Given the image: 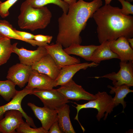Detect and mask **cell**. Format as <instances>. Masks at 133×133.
Here are the masks:
<instances>
[{
    "label": "cell",
    "mask_w": 133,
    "mask_h": 133,
    "mask_svg": "<svg viewBox=\"0 0 133 133\" xmlns=\"http://www.w3.org/2000/svg\"><path fill=\"white\" fill-rule=\"evenodd\" d=\"M4 116L0 120V133H17L16 129L24 122L22 114L18 110H11L7 111Z\"/></svg>",
    "instance_id": "obj_11"
},
{
    "label": "cell",
    "mask_w": 133,
    "mask_h": 133,
    "mask_svg": "<svg viewBox=\"0 0 133 133\" xmlns=\"http://www.w3.org/2000/svg\"><path fill=\"white\" fill-rule=\"evenodd\" d=\"M102 5V0L89 2L79 0L69 6L67 13H63L58 19V32L56 43L65 48L73 44L80 45L81 32L85 28L88 20Z\"/></svg>",
    "instance_id": "obj_1"
},
{
    "label": "cell",
    "mask_w": 133,
    "mask_h": 133,
    "mask_svg": "<svg viewBox=\"0 0 133 133\" xmlns=\"http://www.w3.org/2000/svg\"><path fill=\"white\" fill-rule=\"evenodd\" d=\"M63 1L67 4L69 6L72 5L75 3L77 0H63Z\"/></svg>",
    "instance_id": "obj_32"
},
{
    "label": "cell",
    "mask_w": 133,
    "mask_h": 133,
    "mask_svg": "<svg viewBox=\"0 0 133 133\" xmlns=\"http://www.w3.org/2000/svg\"><path fill=\"white\" fill-rule=\"evenodd\" d=\"M92 17L97 25L98 37L100 44L121 36L133 37V17L124 15L118 7L105 4L99 8Z\"/></svg>",
    "instance_id": "obj_2"
},
{
    "label": "cell",
    "mask_w": 133,
    "mask_h": 133,
    "mask_svg": "<svg viewBox=\"0 0 133 133\" xmlns=\"http://www.w3.org/2000/svg\"><path fill=\"white\" fill-rule=\"evenodd\" d=\"M127 1L130 2L133 1V0H125Z\"/></svg>",
    "instance_id": "obj_36"
},
{
    "label": "cell",
    "mask_w": 133,
    "mask_h": 133,
    "mask_svg": "<svg viewBox=\"0 0 133 133\" xmlns=\"http://www.w3.org/2000/svg\"><path fill=\"white\" fill-rule=\"evenodd\" d=\"M30 95L35 96L42 102L44 106L53 110H57L70 102L57 89L53 88L45 90L35 88Z\"/></svg>",
    "instance_id": "obj_5"
},
{
    "label": "cell",
    "mask_w": 133,
    "mask_h": 133,
    "mask_svg": "<svg viewBox=\"0 0 133 133\" xmlns=\"http://www.w3.org/2000/svg\"><path fill=\"white\" fill-rule=\"evenodd\" d=\"M120 68L116 73L112 72L101 76L91 78L98 79L100 78H108L112 81L115 86H119L126 84L131 87L133 86V61L120 62Z\"/></svg>",
    "instance_id": "obj_6"
},
{
    "label": "cell",
    "mask_w": 133,
    "mask_h": 133,
    "mask_svg": "<svg viewBox=\"0 0 133 133\" xmlns=\"http://www.w3.org/2000/svg\"><path fill=\"white\" fill-rule=\"evenodd\" d=\"M57 90L68 100L76 101L84 100L89 101L96 98L95 95L86 91L81 86L76 84L72 79L61 85Z\"/></svg>",
    "instance_id": "obj_7"
},
{
    "label": "cell",
    "mask_w": 133,
    "mask_h": 133,
    "mask_svg": "<svg viewBox=\"0 0 133 133\" xmlns=\"http://www.w3.org/2000/svg\"><path fill=\"white\" fill-rule=\"evenodd\" d=\"M111 90L110 93L113 94L115 93V96L112 98L111 104V107L113 110L114 108L121 104L123 106V109L126 106V102L124 101V99L129 93L133 92V90L130 89L131 87L126 84L119 86L112 87L110 85L107 86Z\"/></svg>",
    "instance_id": "obj_20"
},
{
    "label": "cell",
    "mask_w": 133,
    "mask_h": 133,
    "mask_svg": "<svg viewBox=\"0 0 133 133\" xmlns=\"http://www.w3.org/2000/svg\"><path fill=\"white\" fill-rule=\"evenodd\" d=\"M58 124V118L54 122L48 130V133H62Z\"/></svg>",
    "instance_id": "obj_30"
},
{
    "label": "cell",
    "mask_w": 133,
    "mask_h": 133,
    "mask_svg": "<svg viewBox=\"0 0 133 133\" xmlns=\"http://www.w3.org/2000/svg\"><path fill=\"white\" fill-rule=\"evenodd\" d=\"M127 39L130 46L133 49V38H127Z\"/></svg>",
    "instance_id": "obj_33"
},
{
    "label": "cell",
    "mask_w": 133,
    "mask_h": 133,
    "mask_svg": "<svg viewBox=\"0 0 133 133\" xmlns=\"http://www.w3.org/2000/svg\"><path fill=\"white\" fill-rule=\"evenodd\" d=\"M35 8L40 7L49 4H53L61 8L63 13H67L69 6L62 0H26Z\"/></svg>",
    "instance_id": "obj_25"
},
{
    "label": "cell",
    "mask_w": 133,
    "mask_h": 133,
    "mask_svg": "<svg viewBox=\"0 0 133 133\" xmlns=\"http://www.w3.org/2000/svg\"><path fill=\"white\" fill-rule=\"evenodd\" d=\"M5 37L2 35L0 34V40Z\"/></svg>",
    "instance_id": "obj_35"
},
{
    "label": "cell",
    "mask_w": 133,
    "mask_h": 133,
    "mask_svg": "<svg viewBox=\"0 0 133 133\" xmlns=\"http://www.w3.org/2000/svg\"><path fill=\"white\" fill-rule=\"evenodd\" d=\"M98 46L93 45L82 46L80 44H74L65 48L64 50L69 55H77L87 61H90L93 53Z\"/></svg>",
    "instance_id": "obj_22"
},
{
    "label": "cell",
    "mask_w": 133,
    "mask_h": 133,
    "mask_svg": "<svg viewBox=\"0 0 133 133\" xmlns=\"http://www.w3.org/2000/svg\"><path fill=\"white\" fill-rule=\"evenodd\" d=\"M108 41L110 49L117 55L121 62L133 61V49L130 46L126 38L121 36Z\"/></svg>",
    "instance_id": "obj_13"
},
{
    "label": "cell",
    "mask_w": 133,
    "mask_h": 133,
    "mask_svg": "<svg viewBox=\"0 0 133 133\" xmlns=\"http://www.w3.org/2000/svg\"><path fill=\"white\" fill-rule=\"evenodd\" d=\"M33 90L25 87L22 90L17 91L16 94L11 100L8 103L0 106V120L3 118L4 114L7 111L11 110H17L22 114L23 117L27 123L33 127L36 128L33 118L27 115L21 106L22 100L26 95H30Z\"/></svg>",
    "instance_id": "obj_8"
},
{
    "label": "cell",
    "mask_w": 133,
    "mask_h": 133,
    "mask_svg": "<svg viewBox=\"0 0 133 133\" xmlns=\"http://www.w3.org/2000/svg\"><path fill=\"white\" fill-rule=\"evenodd\" d=\"M33 70L45 74L55 80L58 76L61 68L49 54L31 66Z\"/></svg>",
    "instance_id": "obj_14"
},
{
    "label": "cell",
    "mask_w": 133,
    "mask_h": 133,
    "mask_svg": "<svg viewBox=\"0 0 133 133\" xmlns=\"http://www.w3.org/2000/svg\"><path fill=\"white\" fill-rule=\"evenodd\" d=\"M45 46L48 53L61 68L81 62L79 58L71 56L67 54L63 49L62 45L59 43H52Z\"/></svg>",
    "instance_id": "obj_9"
},
{
    "label": "cell",
    "mask_w": 133,
    "mask_h": 133,
    "mask_svg": "<svg viewBox=\"0 0 133 133\" xmlns=\"http://www.w3.org/2000/svg\"><path fill=\"white\" fill-rule=\"evenodd\" d=\"M52 38V36L38 34L34 35L33 39L38 41L49 44L51 41Z\"/></svg>",
    "instance_id": "obj_29"
},
{
    "label": "cell",
    "mask_w": 133,
    "mask_h": 133,
    "mask_svg": "<svg viewBox=\"0 0 133 133\" xmlns=\"http://www.w3.org/2000/svg\"><path fill=\"white\" fill-rule=\"evenodd\" d=\"M16 85L9 79L0 81V95L5 100L9 101L16 95L17 92L15 88Z\"/></svg>",
    "instance_id": "obj_23"
},
{
    "label": "cell",
    "mask_w": 133,
    "mask_h": 133,
    "mask_svg": "<svg viewBox=\"0 0 133 133\" xmlns=\"http://www.w3.org/2000/svg\"><path fill=\"white\" fill-rule=\"evenodd\" d=\"M95 99L89 101L86 103L79 104L76 102H74L76 105L74 106L77 110V113L74 119L77 120L79 123L82 130L84 129L80 122L78 118V114L82 109L86 108H94L96 109L98 112L96 116L97 119L100 121L101 119L104 117L103 119L105 120L108 115L113 111L111 107V104L112 97L109 95L106 92L103 91L98 92L95 94Z\"/></svg>",
    "instance_id": "obj_4"
},
{
    "label": "cell",
    "mask_w": 133,
    "mask_h": 133,
    "mask_svg": "<svg viewBox=\"0 0 133 133\" xmlns=\"http://www.w3.org/2000/svg\"><path fill=\"white\" fill-rule=\"evenodd\" d=\"M121 4L122 8L121 9L122 14L126 16L133 15V5L125 0H117Z\"/></svg>",
    "instance_id": "obj_28"
},
{
    "label": "cell",
    "mask_w": 133,
    "mask_h": 133,
    "mask_svg": "<svg viewBox=\"0 0 133 133\" xmlns=\"http://www.w3.org/2000/svg\"><path fill=\"white\" fill-rule=\"evenodd\" d=\"M10 39L5 37L0 40V66L6 63L13 52Z\"/></svg>",
    "instance_id": "obj_24"
},
{
    "label": "cell",
    "mask_w": 133,
    "mask_h": 133,
    "mask_svg": "<svg viewBox=\"0 0 133 133\" xmlns=\"http://www.w3.org/2000/svg\"><path fill=\"white\" fill-rule=\"evenodd\" d=\"M32 69L31 66L21 63L11 67L8 71L6 78L20 88L23 87L28 82Z\"/></svg>",
    "instance_id": "obj_12"
},
{
    "label": "cell",
    "mask_w": 133,
    "mask_h": 133,
    "mask_svg": "<svg viewBox=\"0 0 133 133\" xmlns=\"http://www.w3.org/2000/svg\"><path fill=\"white\" fill-rule=\"evenodd\" d=\"M18 0H7L3 2L0 1V16L2 17H5L9 15V9Z\"/></svg>",
    "instance_id": "obj_27"
},
{
    "label": "cell",
    "mask_w": 133,
    "mask_h": 133,
    "mask_svg": "<svg viewBox=\"0 0 133 133\" xmlns=\"http://www.w3.org/2000/svg\"><path fill=\"white\" fill-rule=\"evenodd\" d=\"M14 31L16 33L20 36L26 39H33L34 35L27 32L20 31L16 30L15 28Z\"/></svg>",
    "instance_id": "obj_31"
},
{
    "label": "cell",
    "mask_w": 133,
    "mask_h": 133,
    "mask_svg": "<svg viewBox=\"0 0 133 133\" xmlns=\"http://www.w3.org/2000/svg\"><path fill=\"white\" fill-rule=\"evenodd\" d=\"M99 64L94 62L79 63L62 67L60 73L55 80L56 87L63 85L72 79L77 72L81 69L85 70L89 67H95Z\"/></svg>",
    "instance_id": "obj_16"
},
{
    "label": "cell",
    "mask_w": 133,
    "mask_h": 133,
    "mask_svg": "<svg viewBox=\"0 0 133 133\" xmlns=\"http://www.w3.org/2000/svg\"><path fill=\"white\" fill-rule=\"evenodd\" d=\"M26 122H24L16 130L18 133H48V131L44 129L42 127L38 128H32Z\"/></svg>",
    "instance_id": "obj_26"
},
{
    "label": "cell",
    "mask_w": 133,
    "mask_h": 133,
    "mask_svg": "<svg viewBox=\"0 0 133 133\" xmlns=\"http://www.w3.org/2000/svg\"><path fill=\"white\" fill-rule=\"evenodd\" d=\"M18 24L22 29L33 31L45 28L50 22L51 13L46 6L35 8L25 0L21 4Z\"/></svg>",
    "instance_id": "obj_3"
},
{
    "label": "cell",
    "mask_w": 133,
    "mask_h": 133,
    "mask_svg": "<svg viewBox=\"0 0 133 133\" xmlns=\"http://www.w3.org/2000/svg\"><path fill=\"white\" fill-rule=\"evenodd\" d=\"M100 44L93 52L90 61L99 64L104 60L113 58L119 59L117 55L110 49L108 41H104Z\"/></svg>",
    "instance_id": "obj_19"
},
{
    "label": "cell",
    "mask_w": 133,
    "mask_h": 133,
    "mask_svg": "<svg viewBox=\"0 0 133 133\" xmlns=\"http://www.w3.org/2000/svg\"><path fill=\"white\" fill-rule=\"evenodd\" d=\"M105 4H109L112 0H105Z\"/></svg>",
    "instance_id": "obj_34"
},
{
    "label": "cell",
    "mask_w": 133,
    "mask_h": 133,
    "mask_svg": "<svg viewBox=\"0 0 133 133\" xmlns=\"http://www.w3.org/2000/svg\"><path fill=\"white\" fill-rule=\"evenodd\" d=\"M28 83L25 87L29 89H50L56 87L55 80L34 70L32 71Z\"/></svg>",
    "instance_id": "obj_17"
},
{
    "label": "cell",
    "mask_w": 133,
    "mask_h": 133,
    "mask_svg": "<svg viewBox=\"0 0 133 133\" xmlns=\"http://www.w3.org/2000/svg\"><path fill=\"white\" fill-rule=\"evenodd\" d=\"M57 111L59 125L63 133H75L70 119L69 105L66 104Z\"/></svg>",
    "instance_id": "obj_21"
},
{
    "label": "cell",
    "mask_w": 133,
    "mask_h": 133,
    "mask_svg": "<svg viewBox=\"0 0 133 133\" xmlns=\"http://www.w3.org/2000/svg\"><path fill=\"white\" fill-rule=\"evenodd\" d=\"M14 28L7 21L0 20V34L10 39L12 38L24 41L30 44L33 46H45L47 43L36 41L34 39L27 40L22 38L15 32Z\"/></svg>",
    "instance_id": "obj_18"
},
{
    "label": "cell",
    "mask_w": 133,
    "mask_h": 133,
    "mask_svg": "<svg viewBox=\"0 0 133 133\" xmlns=\"http://www.w3.org/2000/svg\"><path fill=\"white\" fill-rule=\"evenodd\" d=\"M27 105L32 109L36 117L40 121L42 127L48 131L57 118V110L44 106L40 107L31 102H28Z\"/></svg>",
    "instance_id": "obj_15"
},
{
    "label": "cell",
    "mask_w": 133,
    "mask_h": 133,
    "mask_svg": "<svg viewBox=\"0 0 133 133\" xmlns=\"http://www.w3.org/2000/svg\"><path fill=\"white\" fill-rule=\"evenodd\" d=\"M17 44L16 43L12 45L13 52L18 55L20 63L26 65L31 66L48 53L45 46H38L36 50H31L23 47L19 48Z\"/></svg>",
    "instance_id": "obj_10"
}]
</instances>
